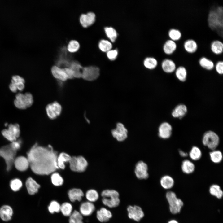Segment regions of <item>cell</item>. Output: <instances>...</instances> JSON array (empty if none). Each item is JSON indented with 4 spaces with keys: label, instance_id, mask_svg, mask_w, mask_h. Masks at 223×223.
Returning a JSON list of instances; mask_svg holds the SVG:
<instances>
[{
    "label": "cell",
    "instance_id": "6da1fadb",
    "mask_svg": "<svg viewBox=\"0 0 223 223\" xmlns=\"http://www.w3.org/2000/svg\"><path fill=\"white\" fill-rule=\"evenodd\" d=\"M29 166L33 172L39 175H47L58 169V152L50 145L47 146L36 143L27 153Z\"/></svg>",
    "mask_w": 223,
    "mask_h": 223
},
{
    "label": "cell",
    "instance_id": "7a4b0ae2",
    "mask_svg": "<svg viewBox=\"0 0 223 223\" xmlns=\"http://www.w3.org/2000/svg\"><path fill=\"white\" fill-rule=\"evenodd\" d=\"M223 7L219 6L212 7L209 11L208 21L209 27L222 34Z\"/></svg>",
    "mask_w": 223,
    "mask_h": 223
},
{
    "label": "cell",
    "instance_id": "3957f363",
    "mask_svg": "<svg viewBox=\"0 0 223 223\" xmlns=\"http://www.w3.org/2000/svg\"><path fill=\"white\" fill-rule=\"evenodd\" d=\"M17 151L13 149L10 144L2 146L0 148V156L5 160L6 164V169L9 171L12 168L15 158Z\"/></svg>",
    "mask_w": 223,
    "mask_h": 223
},
{
    "label": "cell",
    "instance_id": "277c9868",
    "mask_svg": "<svg viewBox=\"0 0 223 223\" xmlns=\"http://www.w3.org/2000/svg\"><path fill=\"white\" fill-rule=\"evenodd\" d=\"M166 197L169 204L170 212L173 214L179 213L184 204L182 200L177 198L176 194L172 191H168Z\"/></svg>",
    "mask_w": 223,
    "mask_h": 223
},
{
    "label": "cell",
    "instance_id": "5b68a950",
    "mask_svg": "<svg viewBox=\"0 0 223 223\" xmlns=\"http://www.w3.org/2000/svg\"><path fill=\"white\" fill-rule=\"evenodd\" d=\"M33 102V96L30 93L25 94L19 93L15 96L14 104L17 108L24 109L31 106Z\"/></svg>",
    "mask_w": 223,
    "mask_h": 223
},
{
    "label": "cell",
    "instance_id": "8992f818",
    "mask_svg": "<svg viewBox=\"0 0 223 223\" xmlns=\"http://www.w3.org/2000/svg\"><path fill=\"white\" fill-rule=\"evenodd\" d=\"M220 139L218 136L214 132L208 131L203 135L202 142L203 144L210 149H216L219 143Z\"/></svg>",
    "mask_w": 223,
    "mask_h": 223
},
{
    "label": "cell",
    "instance_id": "52a82bcc",
    "mask_svg": "<svg viewBox=\"0 0 223 223\" xmlns=\"http://www.w3.org/2000/svg\"><path fill=\"white\" fill-rule=\"evenodd\" d=\"M69 163L70 169L76 172H82L85 171L88 165L87 161L82 156L72 157Z\"/></svg>",
    "mask_w": 223,
    "mask_h": 223
},
{
    "label": "cell",
    "instance_id": "ba28073f",
    "mask_svg": "<svg viewBox=\"0 0 223 223\" xmlns=\"http://www.w3.org/2000/svg\"><path fill=\"white\" fill-rule=\"evenodd\" d=\"M2 134L4 138L11 142L16 141L20 134L19 125L17 124H10L7 129L2 130Z\"/></svg>",
    "mask_w": 223,
    "mask_h": 223
},
{
    "label": "cell",
    "instance_id": "9c48e42d",
    "mask_svg": "<svg viewBox=\"0 0 223 223\" xmlns=\"http://www.w3.org/2000/svg\"><path fill=\"white\" fill-rule=\"evenodd\" d=\"M148 167L147 164L142 160L138 161L136 164L134 173L136 177L140 180H145L149 176Z\"/></svg>",
    "mask_w": 223,
    "mask_h": 223
},
{
    "label": "cell",
    "instance_id": "30bf717a",
    "mask_svg": "<svg viewBox=\"0 0 223 223\" xmlns=\"http://www.w3.org/2000/svg\"><path fill=\"white\" fill-rule=\"evenodd\" d=\"M99 75V68L95 66L83 67L81 78L86 81H91L97 79Z\"/></svg>",
    "mask_w": 223,
    "mask_h": 223
},
{
    "label": "cell",
    "instance_id": "8fae6325",
    "mask_svg": "<svg viewBox=\"0 0 223 223\" xmlns=\"http://www.w3.org/2000/svg\"><path fill=\"white\" fill-rule=\"evenodd\" d=\"M112 137L117 141L121 142L125 140L128 137V131L122 123H118L115 128L112 129Z\"/></svg>",
    "mask_w": 223,
    "mask_h": 223
},
{
    "label": "cell",
    "instance_id": "7c38bea8",
    "mask_svg": "<svg viewBox=\"0 0 223 223\" xmlns=\"http://www.w3.org/2000/svg\"><path fill=\"white\" fill-rule=\"evenodd\" d=\"M46 110L47 116L50 119L57 118L61 113L62 107L57 102L55 101L48 104Z\"/></svg>",
    "mask_w": 223,
    "mask_h": 223
},
{
    "label": "cell",
    "instance_id": "4fadbf2b",
    "mask_svg": "<svg viewBox=\"0 0 223 223\" xmlns=\"http://www.w3.org/2000/svg\"><path fill=\"white\" fill-rule=\"evenodd\" d=\"M128 216L129 218L139 222L143 217L144 214L142 208L137 205H129L127 208Z\"/></svg>",
    "mask_w": 223,
    "mask_h": 223
},
{
    "label": "cell",
    "instance_id": "5bb4252c",
    "mask_svg": "<svg viewBox=\"0 0 223 223\" xmlns=\"http://www.w3.org/2000/svg\"><path fill=\"white\" fill-rule=\"evenodd\" d=\"M25 81L24 79L18 75L12 77L11 83L9 85L11 90L14 93L16 92L18 90L22 91L24 88Z\"/></svg>",
    "mask_w": 223,
    "mask_h": 223
},
{
    "label": "cell",
    "instance_id": "9a60e30c",
    "mask_svg": "<svg viewBox=\"0 0 223 223\" xmlns=\"http://www.w3.org/2000/svg\"><path fill=\"white\" fill-rule=\"evenodd\" d=\"M172 128L168 123L164 122L162 123L158 128V136L163 139L169 138L172 135Z\"/></svg>",
    "mask_w": 223,
    "mask_h": 223
},
{
    "label": "cell",
    "instance_id": "2e32d148",
    "mask_svg": "<svg viewBox=\"0 0 223 223\" xmlns=\"http://www.w3.org/2000/svg\"><path fill=\"white\" fill-rule=\"evenodd\" d=\"M95 20V15L92 12L82 14L79 18L80 22L84 27H87L93 24Z\"/></svg>",
    "mask_w": 223,
    "mask_h": 223
},
{
    "label": "cell",
    "instance_id": "e0dca14e",
    "mask_svg": "<svg viewBox=\"0 0 223 223\" xmlns=\"http://www.w3.org/2000/svg\"><path fill=\"white\" fill-rule=\"evenodd\" d=\"M51 72L53 76L59 81L65 82L68 80L64 68H61L55 65L52 67Z\"/></svg>",
    "mask_w": 223,
    "mask_h": 223
},
{
    "label": "cell",
    "instance_id": "ac0fdd59",
    "mask_svg": "<svg viewBox=\"0 0 223 223\" xmlns=\"http://www.w3.org/2000/svg\"><path fill=\"white\" fill-rule=\"evenodd\" d=\"M15 168L18 170L24 171L26 170L29 166V161L27 158L20 156L15 158L14 162Z\"/></svg>",
    "mask_w": 223,
    "mask_h": 223
},
{
    "label": "cell",
    "instance_id": "d6986e66",
    "mask_svg": "<svg viewBox=\"0 0 223 223\" xmlns=\"http://www.w3.org/2000/svg\"><path fill=\"white\" fill-rule=\"evenodd\" d=\"M95 210L94 204L89 201L81 203L80 207V213L82 216H88L91 215Z\"/></svg>",
    "mask_w": 223,
    "mask_h": 223
},
{
    "label": "cell",
    "instance_id": "ffe728a7",
    "mask_svg": "<svg viewBox=\"0 0 223 223\" xmlns=\"http://www.w3.org/2000/svg\"><path fill=\"white\" fill-rule=\"evenodd\" d=\"M112 212L104 207H102L96 212V217L98 220L101 222H106L112 218Z\"/></svg>",
    "mask_w": 223,
    "mask_h": 223
},
{
    "label": "cell",
    "instance_id": "44dd1931",
    "mask_svg": "<svg viewBox=\"0 0 223 223\" xmlns=\"http://www.w3.org/2000/svg\"><path fill=\"white\" fill-rule=\"evenodd\" d=\"M13 210L10 206L5 205L0 208V217L5 221H8L11 220L13 214Z\"/></svg>",
    "mask_w": 223,
    "mask_h": 223
},
{
    "label": "cell",
    "instance_id": "7402d4cb",
    "mask_svg": "<svg viewBox=\"0 0 223 223\" xmlns=\"http://www.w3.org/2000/svg\"><path fill=\"white\" fill-rule=\"evenodd\" d=\"M26 186L28 194L34 195L37 193L40 186L31 177H28L26 182Z\"/></svg>",
    "mask_w": 223,
    "mask_h": 223
},
{
    "label": "cell",
    "instance_id": "603a6c76",
    "mask_svg": "<svg viewBox=\"0 0 223 223\" xmlns=\"http://www.w3.org/2000/svg\"><path fill=\"white\" fill-rule=\"evenodd\" d=\"M68 195L70 201L74 202L76 200L80 201L82 200V197L84 196V194L81 189L74 188L68 191Z\"/></svg>",
    "mask_w": 223,
    "mask_h": 223
},
{
    "label": "cell",
    "instance_id": "cb8c5ba5",
    "mask_svg": "<svg viewBox=\"0 0 223 223\" xmlns=\"http://www.w3.org/2000/svg\"><path fill=\"white\" fill-rule=\"evenodd\" d=\"M161 66L163 70L167 73L173 72L176 68L175 62L172 59L168 58H166L163 60L161 63Z\"/></svg>",
    "mask_w": 223,
    "mask_h": 223
},
{
    "label": "cell",
    "instance_id": "d4e9b609",
    "mask_svg": "<svg viewBox=\"0 0 223 223\" xmlns=\"http://www.w3.org/2000/svg\"><path fill=\"white\" fill-rule=\"evenodd\" d=\"M177 47V44L175 41L168 39L164 43L163 48L165 54L169 55L173 54L176 50Z\"/></svg>",
    "mask_w": 223,
    "mask_h": 223
},
{
    "label": "cell",
    "instance_id": "484cf974",
    "mask_svg": "<svg viewBox=\"0 0 223 223\" xmlns=\"http://www.w3.org/2000/svg\"><path fill=\"white\" fill-rule=\"evenodd\" d=\"M71 157L65 152H62L58 155L57 159V165L58 168L63 169L65 168V163L69 162Z\"/></svg>",
    "mask_w": 223,
    "mask_h": 223
},
{
    "label": "cell",
    "instance_id": "4316f807",
    "mask_svg": "<svg viewBox=\"0 0 223 223\" xmlns=\"http://www.w3.org/2000/svg\"><path fill=\"white\" fill-rule=\"evenodd\" d=\"M187 112V108L183 104H180L176 106L173 110L172 115L174 118L181 119L186 114Z\"/></svg>",
    "mask_w": 223,
    "mask_h": 223
},
{
    "label": "cell",
    "instance_id": "83f0119b",
    "mask_svg": "<svg viewBox=\"0 0 223 223\" xmlns=\"http://www.w3.org/2000/svg\"><path fill=\"white\" fill-rule=\"evenodd\" d=\"M69 68L73 72L74 78L81 77L83 67L79 62L76 61H72Z\"/></svg>",
    "mask_w": 223,
    "mask_h": 223
},
{
    "label": "cell",
    "instance_id": "f1b7e54d",
    "mask_svg": "<svg viewBox=\"0 0 223 223\" xmlns=\"http://www.w3.org/2000/svg\"><path fill=\"white\" fill-rule=\"evenodd\" d=\"M184 49L189 53H193L197 50L198 44L196 41L192 39H189L185 41L183 44Z\"/></svg>",
    "mask_w": 223,
    "mask_h": 223
},
{
    "label": "cell",
    "instance_id": "f546056e",
    "mask_svg": "<svg viewBox=\"0 0 223 223\" xmlns=\"http://www.w3.org/2000/svg\"><path fill=\"white\" fill-rule=\"evenodd\" d=\"M160 183L161 186L165 189H169L172 188L174 184L173 179L170 176L165 175L161 178Z\"/></svg>",
    "mask_w": 223,
    "mask_h": 223
},
{
    "label": "cell",
    "instance_id": "4dcf8cb0",
    "mask_svg": "<svg viewBox=\"0 0 223 223\" xmlns=\"http://www.w3.org/2000/svg\"><path fill=\"white\" fill-rule=\"evenodd\" d=\"M181 170L185 173L190 174L193 172L195 169L194 163L188 160H184L182 163Z\"/></svg>",
    "mask_w": 223,
    "mask_h": 223
},
{
    "label": "cell",
    "instance_id": "1f68e13d",
    "mask_svg": "<svg viewBox=\"0 0 223 223\" xmlns=\"http://www.w3.org/2000/svg\"><path fill=\"white\" fill-rule=\"evenodd\" d=\"M102 202L105 206L108 208H112L118 206L120 200L119 197L106 198H103Z\"/></svg>",
    "mask_w": 223,
    "mask_h": 223
},
{
    "label": "cell",
    "instance_id": "d6a6232c",
    "mask_svg": "<svg viewBox=\"0 0 223 223\" xmlns=\"http://www.w3.org/2000/svg\"><path fill=\"white\" fill-rule=\"evenodd\" d=\"M210 48L214 54L216 55L220 54L223 52V43L220 40H214L211 43Z\"/></svg>",
    "mask_w": 223,
    "mask_h": 223
},
{
    "label": "cell",
    "instance_id": "836d02e7",
    "mask_svg": "<svg viewBox=\"0 0 223 223\" xmlns=\"http://www.w3.org/2000/svg\"><path fill=\"white\" fill-rule=\"evenodd\" d=\"M199 63L201 67L208 70L212 69L214 66L213 62L205 57H201L199 60Z\"/></svg>",
    "mask_w": 223,
    "mask_h": 223
},
{
    "label": "cell",
    "instance_id": "e575fe53",
    "mask_svg": "<svg viewBox=\"0 0 223 223\" xmlns=\"http://www.w3.org/2000/svg\"><path fill=\"white\" fill-rule=\"evenodd\" d=\"M209 191L211 195L218 199L221 198L223 195V192L219 186L213 184L210 187Z\"/></svg>",
    "mask_w": 223,
    "mask_h": 223
},
{
    "label": "cell",
    "instance_id": "d590c367",
    "mask_svg": "<svg viewBox=\"0 0 223 223\" xmlns=\"http://www.w3.org/2000/svg\"><path fill=\"white\" fill-rule=\"evenodd\" d=\"M211 160L215 163L218 164L222 161L223 156L221 152L216 149L212 150L209 153Z\"/></svg>",
    "mask_w": 223,
    "mask_h": 223
},
{
    "label": "cell",
    "instance_id": "8d00e7d4",
    "mask_svg": "<svg viewBox=\"0 0 223 223\" xmlns=\"http://www.w3.org/2000/svg\"><path fill=\"white\" fill-rule=\"evenodd\" d=\"M175 75L177 77L180 81H185L186 80L187 75L186 68L182 66H179L176 70Z\"/></svg>",
    "mask_w": 223,
    "mask_h": 223
},
{
    "label": "cell",
    "instance_id": "74e56055",
    "mask_svg": "<svg viewBox=\"0 0 223 223\" xmlns=\"http://www.w3.org/2000/svg\"><path fill=\"white\" fill-rule=\"evenodd\" d=\"M202 154L200 149L198 147L195 146L192 147L189 153V155L190 158L195 161L200 159Z\"/></svg>",
    "mask_w": 223,
    "mask_h": 223
},
{
    "label": "cell",
    "instance_id": "f35d334b",
    "mask_svg": "<svg viewBox=\"0 0 223 223\" xmlns=\"http://www.w3.org/2000/svg\"><path fill=\"white\" fill-rule=\"evenodd\" d=\"M99 194L96 190L91 189L87 191L85 197L88 201L92 203L97 201L99 198Z\"/></svg>",
    "mask_w": 223,
    "mask_h": 223
},
{
    "label": "cell",
    "instance_id": "ab89813d",
    "mask_svg": "<svg viewBox=\"0 0 223 223\" xmlns=\"http://www.w3.org/2000/svg\"><path fill=\"white\" fill-rule=\"evenodd\" d=\"M69 216V223H84L82 216L77 210H74Z\"/></svg>",
    "mask_w": 223,
    "mask_h": 223
},
{
    "label": "cell",
    "instance_id": "60d3db41",
    "mask_svg": "<svg viewBox=\"0 0 223 223\" xmlns=\"http://www.w3.org/2000/svg\"><path fill=\"white\" fill-rule=\"evenodd\" d=\"M72 207L71 203L64 202L60 206V211L65 216H70L72 213Z\"/></svg>",
    "mask_w": 223,
    "mask_h": 223
},
{
    "label": "cell",
    "instance_id": "b9f144b4",
    "mask_svg": "<svg viewBox=\"0 0 223 223\" xmlns=\"http://www.w3.org/2000/svg\"><path fill=\"white\" fill-rule=\"evenodd\" d=\"M51 182L56 186H60L63 185L64 180L62 177L57 172H53L51 176Z\"/></svg>",
    "mask_w": 223,
    "mask_h": 223
},
{
    "label": "cell",
    "instance_id": "7bdbcfd3",
    "mask_svg": "<svg viewBox=\"0 0 223 223\" xmlns=\"http://www.w3.org/2000/svg\"><path fill=\"white\" fill-rule=\"evenodd\" d=\"M168 34L170 39L175 41L180 39L182 36L181 32L179 29L175 28L170 29Z\"/></svg>",
    "mask_w": 223,
    "mask_h": 223
},
{
    "label": "cell",
    "instance_id": "ee69618b",
    "mask_svg": "<svg viewBox=\"0 0 223 223\" xmlns=\"http://www.w3.org/2000/svg\"><path fill=\"white\" fill-rule=\"evenodd\" d=\"M103 198H110L119 197V192L114 189H106L103 190L101 194Z\"/></svg>",
    "mask_w": 223,
    "mask_h": 223
},
{
    "label": "cell",
    "instance_id": "f6af8a7d",
    "mask_svg": "<svg viewBox=\"0 0 223 223\" xmlns=\"http://www.w3.org/2000/svg\"><path fill=\"white\" fill-rule=\"evenodd\" d=\"M145 67L149 69H153L157 65V61L154 58L149 57L146 58L144 61Z\"/></svg>",
    "mask_w": 223,
    "mask_h": 223
},
{
    "label": "cell",
    "instance_id": "bcb514c9",
    "mask_svg": "<svg viewBox=\"0 0 223 223\" xmlns=\"http://www.w3.org/2000/svg\"><path fill=\"white\" fill-rule=\"evenodd\" d=\"M98 47L102 51L107 52L111 50L112 47V45L108 41L105 39H102L99 42Z\"/></svg>",
    "mask_w": 223,
    "mask_h": 223
},
{
    "label": "cell",
    "instance_id": "7dc6e473",
    "mask_svg": "<svg viewBox=\"0 0 223 223\" xmlns=\"http://www.w3.org/2000/svg\"><path fill=\"white\" fill-rule=\"evenodd\" d=\"M105 33L107 37L112 42L116 40L117 33L116 30L112 27H106L104 28Z\"/></svg>",
    "mask_w": 223,
    "mask_h": 223
},
{
    "label": "cell",
    "instance_id": "c3c4849f",
    "mask_svg": "<svg viewBox=\"0 0 223 223\" xmlns=\"http://www.w3.org/2000/svg\"><path fill=\"white\" fill-rule=\"evenodd\" d=\"M10 187L14 191H19L22 186V183L19 179L15 178L12 179L10 182Z\"/></svg>",
    "mask_w": 223,
    "mask_h": 223
},
{
    "label": "cell",
    "instance_id": "681fc988",
    "mask_svg": "<svg viewBox=\"0 0 223 223\" xmlns=\"http://www.w3.org/2000/svg\"><path fill=\"white\" fill-rule=\"evenodd\" d=\"M80 44L78 41L75 40H72L68 42L67 46V50L71 52L77 51L79 49Z\"/></svg>",
    "mask_w": 223,
    "mask_h": 223
},
{
    "label": "cell",
    "instance_id": "f907efd6",
    "mask_svg": "<svg viewBox=\"0 0 223 223\" xmlns=\"http://www.w3.org/2000/svg\"><path fill=\"white\" fill-rule=\"evenodd\" d=\"M60 205L59 203L55 200L51 201L48 207V210L50 212L53 214L54 212L58 213L60 211Z\"/></svg>",
    "mask_w": 223,
    "mask_h": 223
},
{
    "label": "cell",
    "instance_id": "816d5d0a",
    "mask_svg": "<svg viewBox=\"0 0 223 223\" xmlns=\"http://www.w3.org/2000/svg\"><path fill=\"white\" fill-rule=\"evenodd\" d=\"M118 55V51L116 49L110 50L107 52V56L111 60L115 59Z\"/></svg>",
    "mask_w": 223,
    "mask_h": 223
},
{
    "label": "cell",
    "instance_id": "f5cc1de1",
    "mask_svg": "<svg viewBox=\"0 0 223 223\" xmlns=\"http://www.w3.org/2000/svg\"><path fill=\"white\" fill-rule=\"evenodd\" d=\"M215 68L216 72L219 74L223 73V62L220 60L218 61L216 64Z\"/></svg>",
    "mask_w": 223,
    "mask_h": 223
},
{
    "label": "cell",
    "instance_id": "db71d44e",
    "mask_svg": "<svg viewBox=\"0 0 223 223\" xmlns=\"http://www.w3.org/2000/svg\"><path fill=\"white\" fill-rule=\"evenodd\" d=\"M21 142L20 140L15 141L11 142V143L10 144L12 148L17 151L20 149L21 147Z\"/></svg>",
    "mask_w": 223,
    "mask_h": 223
},
{
    "label": "cell",
    "instance_id": "11a10c76",
    "mask_svg": "<svg viewBox=\"0 0 223 223\" xmlns=\"http://www.w3.org/2000/svg\"><path fill=\"white\" fill-rule=\"evenodd\" d=\"M179 154L181 157H186L188 155V154L187 153L181 150H179Z\"/></svg>",
    "mask_w": 223,
    "mask_h": 223
},
{
    "label": "cell",
    "instance_id": "9f6ffc18",
    "mask_svg": "<svg viewBox=\"0 0 223 223\" xmlns=\"http://www.w3.org/2000/svg\"><path fill=\"white\" fill-rule=\"evenodd\" d=\"M168 223H179V222L177 220L173 219L169 221Z\"/></svg>",
    "mask_w": 223,
    "mask_h": 223
}]
</instances>
